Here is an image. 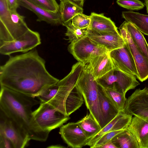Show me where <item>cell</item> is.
Returning <instances> with one entry per match:
<instances>
[{"label":"cell","mask_w":148,"mask_h":148,"mask_svg":"<svg viewBox=\"0 0 148 148\" xmlns=\"http://www.w3.org/2000/svg\"><path fill=\"white\" fill-rule=\"evenodd\" d=\"M45 64L36 49L10 56L0 66V86L37 97L59 81L49 73Z\"/></svg>","instance_id":"1"},{"label":"cell","mask_w":148,"mask_h":148,"mask_svg":"<svg viewBox=\"0 0 148 148\" xmlns=\"http://www.w3.org/2000/svg\"><path fill=\"white\" fill-rule=\"evenodd\" d=\"M35 98L1 86L0 110L22 128L31 140L45 142L49 132L42 130L34 117L32 108L40 103Z\"/></svg>","instance_id":"2"},{"label":"cell","mask_w":148,"mask_h":148,"mask_svg":"<svg viewBox=\"0 0 148 148\" xmlns=\"http://www.w3.org/2000/svg\"><path fill=\"white\" fill-rule=\"evenodd\" d=\"M83 69L80 64H74L69 73L57 83L59 86L57 93L48 102L67 116H69L83 103V96L76 86Z\"/></svg>","instance_id":"3"},{"label":"cell","mask_w":148,"mask_h":148,"mask_svg":"<svg viewBox=\"0 0 148 148\" xmlns=\"http://www.w3.org/2000/svg\"><path fill=\"white\" fill-rule=\"evenodd\" d=\"M76 86L82 94L90 113L101 128L102 119L99 100L98 84L94 78L91 67L88 62L85 64Z\"/></svg>","instance_id":"4"},{"label":"cell","mask_w":148,"mask_h":148,"mask_svg":"<svg viewBox=\"0 0 148 148\" xmlns=\"http://www.w3.org/2000/svg\"><path fill=\"white\" fill-rule=\"evenodd\" d=\"M33 114L40 128L49 132L61 127L70 119L48 103L40 102Z\"/></svg>","instance_id":"5"},{"label":"cell","mask_w":148,"mask_h":148,"mask_svg":"<svg viewBox=\"0 0 148 148\" xmlns=\"http://www.w3.org/2000/svg\"><path fill=\"white\" fill-rule=\"evenodd\" d=\"M136 77L115 68L96 80L103 88L113 89L125 95L140 84Z\"/></svg>","instance_id":"6"},{"label":"cell","mask_w":148,"mask_h":148,"mask_svg":"<svg viewBox=\"0 0 148 148\" xmlns=\"http://www.w3.org/2000/svg\"><path fill=\"white\" fill-rule=\"evenodd\" d=\"M41 43L40 34L29 29L26 33L16 39L0 44V53L10 56L18 52H27Z\"/></svg>","instance_id":"7"},{"label":"cell","mask_w":148,"mask_h":148,"mask_svg":"<svg viewBox=\"0 0 148 148\" xmlns=\"http://www.w3.org/2000/svg\"><path fill=\"white\" fill-rule=\"evenodd\" d=\"M68 50L77 61L84 64L93 58L109 51L95 44L87 36L77 42L71 43Z\"/></svg>","instance_id":"8"},{"label":"cell","mask_w":148,"mask_h":148,"mask_svg":"<svg viewBox=\"0 0 148 148\" xmlns=\"http://www.w3.org/2000/svg\"><path fill=\"white\" fill-rule=\"evenodd\" d=\"M0 134L4 135L10 140L14 148L26 147L31 140L25 131L1 110Z\"/></svg>","instance_id":"9"},{"label":"cell","mask_w":148,"mask_h":148,"mask_svg":"<svg viewBox=\"0 0 148 148\" xmlns=\"http://www.w3.org/2000/svg\"><path fill=\"white\" fill-rule=\"evenodd\" d=\"M126 21L119 28L120 34L134 59L138 76L137 78L141 82L148 78V60L140 51L132 39L126 27Z\"/></svg>","instance_id":"10"},{"label":"cell","mask_w":148,"mask_h":148,"mask_svg":"<svg viewBox=\"0 0 148 148\" xmlns=\"http://www.w3.org/2000/svg\"><path fill=\"white\" fill-rule=\"evenodd\" d=\"M123 110L127 114L148 119V88L135 90L127 99Z\"/></svg>","instance_id":"11"},{"label":"cell","mask_w":148,"mask_h":148,"mask_svg":"<svg viewBox=\"0 0 148 148\" xmlns=\"http://www.w3.org/2000/svg\"><path fill=\"white\" fill-rule=\"evenodd\" d=\"M109 54L115 68L138 77L134 59L125 44L123 47L110 51Z\"/></svg>","instance_id":"12"},{"label":"cell","mask_w":148,"mask_h":148,"mask_svg":"<svg viewBox=\"0 0 148 148\" xmlns=\"http://www.w3.org/2000/svg\"><path fill=\"white\" fill-rule=\"evenodd\" d=\"M59 133L70 147L81 148L86 145L88 138L77 122L62 125L60 128Z\"/></svg>","instance_id":"13"},{"label":"cell","mask_w":148,"mask_h":148,"mask_svg":"<svg viewBox=\"0 0 148 148\" xmlns=\"http://www.w3.org/2000/svg\"><path fill=\"white\" fill-rule=\"evenodd\" d=\"M87 36L95 44L109 52L123 47L125 42L120 34L101 32L89 29Z\"/></svg>","instance_id":"14"},{"label":"cell","mask_w":148,"mask_h":148,"mask_svg":"<svg viewBox=\"0 0 148 148\" xmlns=\"http://www.w3.org/2000/svg\"><path fill=\"white\" fill-rule=\"evenodd\" d=\"M16 39L6 0H0V44Z\"/></svg>","instance_id":"15"},{"label":"cell","mask_w":148,"mask_h":148,"mask_svg":"<svg viewBox=\"0 0 148 148\" xmlns=\"http://www.w3.org/2000/svg\"><path fill=\"white\" fill-rule=\"evenodd\" d=\"M132 115L120 111L117 115L97 134L88 140L86 145L92 148L96 142L103 135L112 131L125 130L130 125Z\"/></svg>","instance_id":"16"},{"label":"cell","mask_w":148,"mask_h":148,"mask_svg":"<svg viewBox=\"0 0 148 148\" xmlns=\"http://www.w3.org/2000/svg\"><path fill=\"white\" fill-rule=\"evenodd\" d=\"M127 129L136 138L139 148H148V119L134 116Z\"/></svg>","instance_id":"17"},{"label":"cell","mask_w":148,"mask_h":148,"mask_svg":"<svg viewBox=\"0 0 148 148\" xmlns=\"http://www.w3.org/2000/svg\"><path fill=\"white\" fill-rule=\"evenodd\" d=\"M18 3L20 6L34 12L38 17L37 21H45L53 25H62L60 11L53 12L47 11L33 4L27 0H18Z\"/></svg>","instance_id":"18"},{"label":"cell","mask_w":148,"mask_h":148,"mask_svg":"<svg viewBox=\"0 0 148 148\" xmlns=\"http://www.w3.org/2000/svg\"><path fill=\"white\" fill-rule=\"evenodd\" d=\"M98 97L102 119V129L117 115L120 111L106 95L103 88L99 84Z\"/></svg>","instance_id":"19"},{"label":"cell","mask_w":148,"mask_h":148,"mask_svg":"<svg viewBox=\"0 0 148 148\" xmlns=\"http://www.w3.org/2000/svg\"><path fill=\"white\" fill-rule=\"evenodd\" d=\"M87 62L90 65L96 80L115 68L110 56L109 51L103 55L93 58Z\"/></svg>","instance_id":"20"},{"label":"cell","mask_w":148,"mask_h":148,"mask_svg":"<svg viewBox=\"0 0 148 148\" xmlns=\"http://www.w3.org/2000/svg\"><path fill=\"white\" fill-rule=\"evenodd\" d=\"M91 21L88 29L101 32L114 33L119 32L115 23L103 14L94 12L90 15Z\"/></svg>","instance_id":"21"},{"label":"cell","mask_w":148,"mask_h":148,"mask_svg":"<svg viewBox=\"0 0 148 148\" xmlns=\"http://www.w3.org/2000/svg\"><path fill=\"white\" fill-rule=\"evenodd\" d=\"M59 5L62 25L65 26L75 16L83 12L82 7L69 0L61 1Z\"/></svg>","instance_id":"22"},{"label":"cell","mask_w":148,"mask_h":148,"mask_svg":"<svg viewBox=\"0 0 148 148\" xmlns=\"http://www.w3.org/2000/svg\"><path fill=\"white\" fill-rule=\"evenodd\" d=\"M122 17L134 25L141 33L148 36V15L132 11L123 12Z\"/></svg>","instance_id":"23"},{"label":"cell","mask_w":148,"mask_h":148,"mask_svg":"<svg viewBox=\"0 0 148 148\" xmlns=\"http://www.w3.org/2000/svg\"><path fill=\"white\" fill-rule=\"evenodd\" d=\"M126 27L135 43L148 60V44L142 33L134 25L130 22L126 21Z\"/></svg>","instance_id":"24"},{"label":"cell","mask_w":148,"mask_h":148,"mask_svg":"<svg viewBox=\"0 0 148 148\" xmlns=\"http://www.w3.org/2000/svg\"><path fill=\"white\" fill-rule=\"evenodd\" d=\"M112 141L117 148H139L135 137L127 128L116 135Z\"/></svg>","instance_id":"25"},{"label":"cell","mask_w":148,"mask_h":148,"mask_svg":"<svg viewBox=\"0 0 148 148\" xmlns=\"http://www.w3.org/2000/svg\"><path fill=\"white\" fill-rule=\"evenodd\" d=\"M77 122L85 133L88 140L101 129L99 124L90 113Z\"/></svg>","instance_id":"26"},{"label":"cell","mask_w":148,"mask_h":148,"mask_svg":"<svg viewBox=\"0 0 148 148\" xmlns=\"http://www.w3.org/2000/svg\"><path fill=\"white\" fill-rule=\"evenodd\" d=\"M103 88L106 95L117 108L119 111L123 110L127 99L125 95L113 89Z\"/></svg>","instance_id":"27"},{"label":"cell","mask_w":148,"mask_h":148,"mask_svg":"<svg viewBox=\"0 0 148 148\" xmlns=\"http://www.w3.org/2000/svg\"><path fill=\"white\" fill-rule=\"evenodd\" d=\"M65 26L67 29L65 35L68 37L70 43L77 42L87 36L88 28L81 29L76 28L72 25L71 22Z\"/></svg>","instance_id":"28"},{"label":"cell","mask_w":148,"mask_h":148,"mask_svg":"<svg viewBox=\"0 0 148 148\" xmlns=\"http://www.w3.org/2000/svg\"><path fill=\"white\" fill-rule=\"evenodd\" d=\"M34 5L47 11L59 12V5L56 0H27Z\"/></svg>","instance_id":"29"},{"label":"cell","mask_w":148,"mask_h":148,"mask_svg":"<svg viewBox=\"0 0 148 148\" xmlns=\"http://www.w3.org/2000/svg\"><path fill=\"white\" fill-rule=\"evenodd\" d=\"M90 16H87L83 13L79 14L72 19L71 23L75 27L79 29L88 28L90 24Z\"/></svg>","instance_id":"30"},{"label":"cell","mask_w":148,"mask_h":148,"mask_svg":"<svg viewBox=\"0 0 148 148\" xmlns=\"http://www.w3.org/2000/svg\"><path fill=\"white\" fill-rule=\"evenodd\" d=\"M58 88V86L57 83L47 88L37 97L40 102L48 103L56 96Z\"/></svg>","instance_id":"31"},{"label":"cell","mask_w":148,"mask_h":148,"mask_svg":"<svg viewBox=\"0 0 148 148\" xmlns=\"http://www.w3.org/2000/svg\"><path fill=\"white\" fill-rule=\"evenodd\" d=\"M116 3L121 7L133 10L142 9L145 6L143 3L139 0H117Z\"/></svg>","instance_id":"32"},{"label":"cell","mask_w":148,"mask_h":148,"mask_svg":"<svg viewBox=\"0 0 148 148\" xmlns=\"http://www.w3.org/2000/svg\"><path fill=\"white\" fill-rule=\"evenodd\" d=\"M125 130L112 131L105 134L102 136L96 142L92 148H101L102 146L111 140L116 135Z\"/></svg>","instance_id":"33"},{"label":"cell","mask_w":148,"mask_h":148,"mask_svg":"<svg viewBox=\"0 0 148 148\" xmlns=\"http://www.w3.org/2000/svg\"><path fill=\"white\" fill-rule=\"evenodd\" d=\"M0 148H14L11 140L3 134H0Z\"/></svg>","instance_id":"34"},{"label":"cell","mask_w":148,"mask_h":148,"mask_svg":"<svg viewBox=\"0 0 148 148\" xmlns=\"http://www.w3.org/2000/svg\"><path fill=\"white\" fill-rule=\"evenodd\" d=\"M8 9L10 10H16L19 5L18 0H6Z\"/></svg>","instance_id":"35"},{"label":"cell","mask_w":148,"mask_h":148,"mask_svg":"<svg viewBox=\"0 0 148 148\" xmlns=\"http://www.w3.org/2000/svg\"><path fill=\"white\" fill-rule=\"evenodd\" d=\"M101 148H117L116 147L113 143L112 140L110 141L103 146Z\"/></svg>","instance_id":"36"},{"label":"cell","mask_w":148,"mask_h":148,"mask_svg":"<svg viewBox=\"0 0 148 148\" xmlns=\"http://www.w3.org/2000/svg\"><path fill=\"white\" fill-rule=\"evenodd\" d=\"M75 3L80 6L82 7L84 0H74Z\"/></svg>","instance_id":"37"},{"label":"cell","mask_w":148,"mask_h":148,"mask_svg":"<svg viewBox=\"0 0 148 148\" xmlns=\"http://www.w3.org/2000/svg\"><path fill=\"white\" fill-rule=\"evenodd\" d=\"M145 4L146 8L147 13H148V0H145Z\"/></svg>","instance_id":"38"},{"label":"cell","mask_w":148,"mask_h":148,"mask_svg":"<svg viewBox=\"0 0 148 148\" xmlns=\"http://www.w3.org/2000/svg\"><path fill=\"white\" fill-rule=\"evenodd\" d=\"M50 147H54V148H64L65 147H64V146H62L61 145H53V146H52Z\"/></svg>","instance_id":"39"},{"label":"cell","mask_w":148,"mask_h":148,"mask_svg":"<svg viewBox=\"0 0 148 148\" xmlns=\"http://www.w3.org/2000/svg\"><path fill=\"white\" fill-rule=\"evenodd\" d=\"M59 0L60 1L61 0Z\"/></svg>","instance_id":"40"}]
</instances>
